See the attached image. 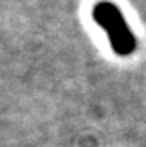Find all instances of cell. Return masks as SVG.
Masks as SVG:
<instances>
[{
    "label": "cell",
    "mask_w": 146,
    "mask_h": 147,
    "mask_svg": "<svg viewBox=\"0 0 146 147\" xmlns=\"http://www.w3.org/2000/svg\"><path fill=\"white\" fill-rule=\"evenodd\" d=\"M95 19L102 26L104 29L109 32L112 47L119 54H129L136 49V39L132 36L121 12L117 10L112 3L104 2L95 9Z\"/></svg>",
    "instance_id": "1"
}]
</instances>
